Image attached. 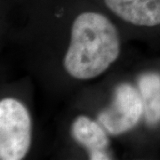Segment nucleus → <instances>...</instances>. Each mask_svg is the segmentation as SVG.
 Returning a JSON list of instances; mask_svg holds the SVG:
<instances>
[{
    "label": "nucleus",
    "instance_id": "f257e3e1",
    "mask_svg": "<svg viewBox=\"0 0 160 160\" xmlns=\"http://www.w3.org/2000/svg\"><path fill=\"white\" fill-rule=\"evenodd\" d=\"M118 32L98 12H83L74 21L64 67L71 77L90 79L103 73L119 55Z\"/></svg>",
    "mask_w": 160,
    "mask_h": 160
},
{
    "label": "nucleus",
    "instance_id": "f03ea898",
    "mask_svg": "<svg viewBox=\"0 0 160 160\" xmlns=\"http://www.w3.org/2000/svg\"><path fill=\"white\" fill-rule=\"evenodd\" d=\"M31 142V120L22 103L12 98L0 102V159H22Z\"/></svg>",
    "mask_w": 160,
    "mask_h": 160
},
{
    "label": "nucleus",
    "instance_id": "7ed1b4c3",
    "mask_svg": "<svg viewBox=\"0 0 160 160\" xmlns=\"http://www.w3.org/2000/svg\"><path fill=\"white\" fill-rule=\"evenodd\" d=\"M142 114L140 92L130 84L124 83L116 88L113 102L99 114L98 121L110 134L118 135L133 128Z\"/></svg>",
    "mask_w": 160,
    "mask_h": 160
},
{
    "label": "nucleus",
    "instance_id": "20e7f679",
    "mask_svg": "<svg viewBox=\"0 0 160 160\" xmlns=\"http://www.w3.org/2000/svg\"><path fill=\"white\" fill-rule=\"evenodd\" d=\"M111 11L137 26L160 24V0H104Z\"/></svg>",
    "mask_w": 160,
    "mask_h": 160
},
{
    "label": "nucleus",
    "instance_id": "39448f33",
    "mask_svg": "<svg viewBox=\"0 0 160 160\" xmlns=\"http://www.w3.org/2000/svg\"><path fill=\"white\" fill-rule=\"evenodd\" d=\"M97 122L86 116H79L74 120L71 131L78 142L87 149L90 159H109L107 148L109 138Z\"/></svg>",
    "mask_w": 160,
    "mask_h": 160
},
{
    "label": "nucleus",
    "instance_id": "423d86ee",
    "mask_svg": "<svg viewBox=\"0 0 160 160\" xmlns=\"http://www.w3.org/2000/svg\"><path fill=\"white\" fill-rule=\"evenodd\" d=\"M138 87L146 121L150 126H155L160 122V75H142L138 79Z\"/></svg>",
    "mask_w": 160,
    "mask_h": 160
}]
</instances>
